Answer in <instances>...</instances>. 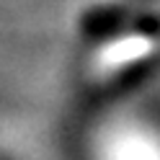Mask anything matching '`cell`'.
Masks as SVG:
<instances>
[{"label": "cell", "mask_w": 160, "mask_h": 160, "mask_svg": "<svg viewBox=\"0 0 160 160\" xmlns=\"http://www.w3.org/2000/svg\"><path fill=\"white\" fill-rule=\"evenodd\" d=\"M158 49L155 39L150 36H127V39H119V42L108 44L101 54H98V67L106 70V72H116V70H124V67H132L134 62H142L147 59Z\"/></svg>", "instance_id": "obj_1"}]
</instances>
